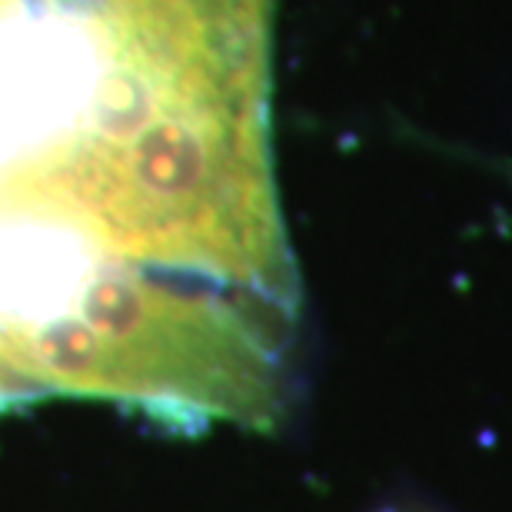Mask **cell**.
Instances as JSON below:
<instances>
[{"label": "cell", "instance_id": "6da1fadb", "mask_svg": "<svg viewBox=\"0 0 512 512\" xmlns=\"http://www.w3.org/2000/svg\"><path fill=\"white\" fill-rule=\"evenodd\" d=\"M276 0H0V243L300 313Z\"/></svg>", "mask_w": 512, "mask_h": 512}, {"label": "cell", "instance_id": "7a4b0ae2", "mask_svg": "<svg viewBox=\"0 0 512 512\" xmlns=\"http://www.w3.org/2000/svg\"><path fill=\"white\" fill-rule=\"evenodd\" d=\"M296 320L147 273H100L0 330V380L133 409L170 426L273 429Z\"/></svg>", "mask_w": 512, "mask_h": 512}]
</instances>
